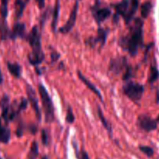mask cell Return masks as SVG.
Segmentation results:
<instances>
[{
  "instance_id": "39",
  "label": "cell",
  "mask_w": 159,
  "mask_h": 159,
  "mask_svg": "<svg viewBox=\"0 0 159 159\" xmlns=\"http://www.w3.org/2000/svg\"><path fill=\"white\" fill-rule=\"evenodd\" d=\"M157 120V122L159 123V115H158V118H157V120Z\"/></svg>"
},
{
  "instance_id": "41",
  "label": "cell",
  "mask_w": 159,
  "mask_h": 159,
  "mask_svg": "<svg viewBox=\"0 0 159 159\" xmlns=\"http://www.w3.org/2000/svg\"><path fill=\"white\" fill-rule=\"evenodd\" d=\"M28 1H29V0H26V2H28Z\"/></svg>"
},
{
  "instance_id": "10",
  "label": "cell",
  "mask_w": 159,
  "mask_h": 159,
  "mask_svg": "<svg viewBox=\"0 0 159 159\" xmlns=\"http://www.w3.org/2000/svg\"><path fill=\"white\" fill-rule=\"evenodd\" d=\"M26 25L23 23H16L14 24L10 32L9 39L15 40L17 38H26Z\"/></svg>"
},
{
  "instance_id": "22",
  "label": "cell",
  "mask_w": 159,
  "mask_h": 159,
  "mask_svg": "<svg viewBox=\"0 0 159 159\" xmlns=\"http://www.w3.org/2000/svg\"><path fill=\"white\" fill-rule=\"evenodd\" d=\"M39 155V146L38 143L34 141L31 144L30 152L28 153L27 159H37Z\"/></svg>"
},
{
  "instance_id": "34",
  "label": "cell",
  "mask_w": 159,
  "mask_h": 159,
  "mask_svg": "<svg viewBox=\"0 0 159 159\" xmlns=\"http://www.w3.org/2000/svg\"><path fill=\"white\" fill-rule=\"evenodd\" d=\"M51 61L54 62L56 61L57 59H59V57H60V54L57 52H53L52 54H51Z\"/></svg>"
},
{
  "instance_id": "6",
  "label": "cell",
  "mask_w": 159,
  "mask_h": 159,
  "mask_svg": "<svg viewBox=\"0 0 159 159\" xmlns=\"http://www.w3.org/2000/svg\"><path fill=\"white\" fill-rule=\"evenodd\" d=\"M137 125L141 130L146 132H151L156 130L158 122L148 115H140L137 120Z\"/></svg>"
},
{
  "instance_id": "2",
  "label": "cell",
  "mask_w": 159,
  "mask_h": 159,
  "mask_svg": "<svg viewBox=\"0 0 159 159\" xmlns=\"http://www.w3.org/2000/svg\"><path fill=\"white\" fill-rule=\"evenodd\" d=\"M26 40L32 48V53L28 56L29 62L34 66H38L44 60V54L42 51L41 37L37 26H34L32 28L30 32L26 37Z\"/></svg>"
},
{
  "instance_id": "37",
  "label": "cell",
  "mask_w": 159,
  "mask_h": 159,
  "mask_svg": "<svg viewBox=\"0 0 159 159\" xmlns=\"http://www.w3.org/2000/svg\"><path fill=\"white\" fill-rule=\"evenodd\" d=\"M156 102L157 103H158L159 102V91L157 93V100H156Z\"/></svg>"
},
{
  "instance_id": "19",
  "label": "cell",
  "mask_w": 159,
  "mask_h": 159,
  "mask_svg": "<svg viewBox=\"0 0 159 159\" xmlns=\"http://www.w3.org/2000/svg\"><path fill=\"white\" fill-rule=\"evenodd\" d=\"M26 2V0H15V16L16 20L20 19L23 16Z\"/></svg>"
},
{
  "instance_id": "20",
  "label": "cell",
  "mask_w": 159,
  "mask_h": 159,
  "mask_svg": "<svg viewBox=\"0 0 159 159\" xmlns=\"http://www.w3.org/2000/svg\"><path fill=\"white\" fill-rule=\"evenodd\" d=\"M97 112H98V116H99V120H100L101 123H102V126H103L104 128L107 130V132H108L109 134L110 135V137H112V135H113V129H112V126L109 124L107 120L106 119L103 113H102V110H101V108L99 107V106L97 107Z\"/></svg>"
},
{
  "instance_id": "28",
  "label": "cell",
  "mask_w": 159,
  "mask_h": 159,
  "mask_svg": "<svg viewBox=\"0 0 159 159\" xmlns=\"http://www.w3.org/2000/svg\"><path fill=\"white\" fill-rule=\"evenodd\" d=\"M75 115L73 113L72 109H71V107H68V110H67V114H66V118H65V120H66L67 123L71 124L75 122Z\"/></svg>"
},
{
  "instance_id": "5",
  "label": "cell",
  "mask_w": 159,
  "mask_h": 159,
  "mask_svg": "<svg viewBox=\"0 0 159 159\" xmlns=\"http://www.w3.org/2000/svg\"><path fill=\"white\" fill-rule=\"evenodd\" d=\"M79 0H76L74 6H73L72 9H71V13H70L69 18H68V20H67L66 23H65L63 26L59 28V32H60L61 34H68V33L71 32L72 28L75 26V23H76V20H77V14H78V10H79Z\"/></svg>"
},
{
  "instance_id": "42",
  "label": "cell",
  "mask_w": 159,
  "mask_h": 159,
  "mask_svg": "<svg viewBox=\"0 0 159 159\" xmlns=\"http://www.w3.org/2000/svg\"><path fill=\"white\" fill-rule=\"evenodd\" d=\"M96 1H97V2H98V1H99V0H96Z\"/></svg>"
},
{
  "instance_id": "38",
  "label": "cell",
  "mask_w": 159,
  "mask_h": 159,
  "mask_svg": "<svg viewBox=\"0 0 159 159\" xmlns=\"http://www.w3.org/2000/svg\"><path fill=\"white\" fill-rule=\"evenodd\" d=\"M42 159H49V158H48V156H46V155H45V156H43V158H42Z\"/></svg>"
},
{
  "instance_id": "26",
  "label": "cell",
  "mask_w": 159,
  "mask_h": 159,
  "mask_svg": "<svg viewBox=\"0 0 159 159\" xmlns=\"http://www.w3.org/2000/svg\"><path fill=\"white\" fill-rule=\"evenodd\" d=\"M73 147L75 148V156L77 159H90L89 156V154L87 153V152L82 150L81 152H79L78 150V147L76 143H73Z\"/></svg>"
},
{
  "instance_id": "3",
  "label": "cell",
  "mask_w": 159,
  "mask_h": 159,
  "mask_svg": "<svg viewBox=\"0 0 159 159\" xmlns=\"http://www.w3.org/2000/svg\"><path fill=\"white\" fill-rule=\"evenodd\" d=\"M38 91L40 98H41L43 113H44L45 116V121L48 124H51L54 120V109L52 99L43 84H39Z\"/></svg>"
},
{
  "instance_id": "12",
  "label": "cell",
  "mask_w": 159,
  "mask_h": 159,
  "mask_svg": "<svg viewBox=\"0 0 159 159\" xmlns=\"http://www.w3.org/2000/svg\"><path fill=\"white\" fill-rule=\"evenodd\" d=\"M130 0H122L120 2L113 4L112 6L114 8L116 14L121 16L122 17H124V19H125L127 15V12H128L129 7H130Z\"/></svg>"
},
{
  "instance_id": "21",
  "label": "cell",
  "mask_w": 159,
  "mask_h": 159,
  "mask_svg": "<svg viewBox=\"0 0 159 159\" xmlns=\"http://www.w3.org/2000/svg\"><path fill=\"white\" fill-rule=\"evenodd\" d=\"M107 34H108V30H104L102 28H99L97 31V37H96L97 43H100L101 48L105 45L106 41H107Z\"/></svg>"
},
{
  "instance_id": "33",
  "label": "cell",
  "mask_w": 159,
  "mask_h": 159,
  "mask_svg": "<svg viewBox=\"0 0 159 159\" xmlns=\"http://www.w3.org/2000/svg\"><path fill=\"white\" fill-rule=\"evenodd\" d=\"M26 129H27L32 134H35L36 132L37 131V127L34 125V124H30V125H29L26 127Z\"/></svg>"
},
{
  "instance_id": "30",
  "label": "cell",
  "mask_w": 159,
  "mask_h": 159,
  "mask_svg": "<svg viewBox=\"0 0 159 159\" xmlns=\"http://www.w3.org/2000/svg\"><path fill=\"white\" fill-rule=\"evenodd\" d=\"M28 106V100L25 98H22L21 100H20V103L17 105V110H18L19 113H20V112L23 111L26 109Z\"/></svg>"
},
{
  "instance_id": "31",
  "label": "cell",
  "mask_w": 159,
  "mask_h": 159,
  "mask_svg": "<svg viewBox=\"0 0 159 159\" xmlns=\"http://www.w3.org/2000/svg\"><path fill=\"white\" fill-rule=\"evenodd\" d=\"M41 141L42 144L44 146H48V144H49V136H48V133L44 129H43L41 130Z\"/></svg>"
},
{
  "instance_id": "1",
  "label": "cell",
  "mask_w": 159,
  "mask_h": 159,
  "mask_svg": "<svg viewBox=\"0 0 159 159\" xmlns=\"http://www.w3.org/2000/svg\"><path fill=\"white\" fill-rule=\"evenodd\" d=\"M144 43V22L141 18H136L127 35L123 36L119 40V45L130 56L138 54V50Z\"/></svg>"
},
{
  "instance_id": "36",
  "label": "cell",
  "mask_w": 159,
  "mask_h": 159,
  "mask_svg": "<svg viewBox=\"0 0 159 159\" xmlns=\"http://www.w3.org/2000/svg\"><path fill=\"white\" fill-rule=\"evenodd\" d=\"M3 75H2V73L1 71V69H0V85H2V84L3 83Z\"/></svg>"
},
{
  "instance_id": "24",
  "label": "cell",
  "mask_w": 159,
  "mask_h": 159,
  "mask_svg": "<svg viewBox=\"0 0 159 159\" xmlns=\"http://www.w3.org/2000/svg\"><path fill=\"white\" fill-rule=\"evenodd\" d=\"M159 79V71L157 68L156 66H154L152 65L150 68V74L148 76V82L149 83L152 84L154 82H156L157 80Z\"/></svg>"
},
{
  "instance_id": "16",
  "label": "cell",
  "mask_w": 159,
  "mask_h": 159,
  "mask_svg": "<svg viewBox=\"0 0 159 159\" xmlns=\"http://www.w3.org/2000/svg\"><path fill=\"white\" fill-rule=\"evenodd\" d=\"M10 32L6 20L0 19V40H6L10 37Z\"/></svg>"
},
{
  "instance_id": "7",
  "label": "cell",
  "mask_w": 159,
  "mask_h": 159,
  "mask_svg": "<svg viewBox=\"0 0 159 159\" xmlns=\"http://www.w3.org/2000/svg\"><path fill=\"white\" fill-rule=\"evenodd\" d=\"M26 92L28 97V101L30 102L31 107H32L33 110H34L36 116L38 119V120H41V113H40V107H39L38 105V99H37L35 90L34 89V88L30 85L26 84Z\"/></svg>"
},
{
  "instance_id": "17",
  "label": "cell",
  "mask_w": 159,
  "mask_h": 159,
  "mask_svg": "<svg viewBox=\"0 0 159 159\" xmlns=\"http://www.w3.org/2000/svg\"><path fill=\"white\" fill-rule=\"evenodd\" d=\"M7 68L9 70V73L16 79H20L21 77L22 74V68L18 63H12V62L8 61L6 63Z\"/></svg>"
},
{
  "instance_id": "4",
  "label": "cell",
  "mask_w": 159,
  "mask_h": 159,
  "mask_svg": "<svg viewBox=\"0 0 159 159\" xmlns=\"http://www.w3.org/2000/svg\"><path fill=\"white\" fill-rule=\"evenodd\" d=\"M123 91L130 100L138 102L142 98L144 92V85L138 82H128L123 86Z\"/></svg>"
},
{
  "instance_id": "25",
  "label": "cell",
  "mask_w": 159,
  "mask_h": 159,
  "mask_svg": "<svg viewBox=\"0 0 159 159\" xmlns=\"http://www.w3.org/2000/svg\"><path fill=\"white\" fill-rule=\"evenodd\" d=\"M9 0H0V15L1 18L6 20L9 13L8 10V5H9Z\"/></svg>"
},
{
  "instance_id": "14",
  "label": "cell",
  "mask_w": 159,
  "mask_h": 159,
  "mask_svg": "<svg viewBox=\"0 0 159 159\" xmlns=\"http://www.w3.org/2000/svg\"><path fill=\"white\" fill-rule=\"evenodd\" d=\"M11 139L10 129L7 126L3 125L0 118V143L3 144H9Z\"/></svg>"
},
{
  "instance_id": "8",
  "label": "cell",
  "mask_w": 159,
  "mask_h": 159,
  "mask_svg": "<svg viewBox=\"0 0 159 159\" xmlns=\"http://www.w3.org/2000/svg\"><path fill=\"white\" fill-rule=\"evenodd\" d=\"M92 13L98 24H100L109 18L111 15V10L109 8H100L99 3L96 2L94 6L92 7Z\"/></svg>"
},
{
  "instance_id": "32",
  "label": "cell",
  "mask_w": 159,
  "mask_h": 159,
  "mask_svg": "<svg viewBox=\"0 0 159 159\" xmlns=\"http://www.w3.org/2000/svg\"><path fill=\"white\" fill-rule=\"evenodd\" d=\"M25 129H26V127H25L24 124H23V122H20V124H19L18 127L16 129V134L18 138H21L23 135V133H24Z\"/></svg>"
},
{
  "instance_id": "9",
  "label": "cell",
  "mask_w": 159,
  "mask_h": 159,
  "mask_svg": "<svg viewBox=\"0 0 159 159\" xmlns=\"http://www.w3.org/2000/svg\"><path fill=\"white\" fill-rule=\"evenodd\" d=\"M127 60L125 57H116L110 60L109 69L112 73L118 75L127 67Z\"/></svg>"
},
{
  "instance_id": "27",
  "label": "cell",
  "mask_w": 159,
  "mask_h": 159,
  "mask_svg": "<svg viewBox=\"0 0 159 159\" xmlns=\"http://www.w3.org/2000/svg\"><path fill=\"white\" fill-rule=\"evenodd\" d=\"M139 150L141 151L142 153H144L148 158H152V156L155 154L153 148L149 146H145V145H140L139 146Z\"/></svg>"
},
{
  "instance_id": "13",
  "label": "cell",
  "mask_w": 159,
  "mask_h": 159,
  "mask_svg": "<svg viewBox=\"0 0 159 159\" xmlns=\"http://www.w3.org/2000/svg\"><path fill=\"white\" fill-rule=\"evenodd\" d=\"M77 74H78V77L79 78V79H80V80L82 81L84 84H85V86H86L89 89L91 90L93 93H95V94H96V96L99 97V99L102 102V101H103L102 100V95H101L99 90L97 89H96V87L95 86V85H93V84L92 83V82H90V81L87 79V78H85V76L82 75V73L80 71H78Z\"/></svg>"
},
{
  "instance_id": "29",
  "label": "cell",
  "mask_w": 159,
  "mask_h": 159,
  "mask_svg": "<svg viewBox=\"0 0 159 159\" xmlns=\"http://www.w3.org/2000/svg\"><path fill=\"white\" fill-rule=\"evenodd\" d=\"M134 76V72H133V69L130 66L127 65V67L125 69V72H124V75H123V79L125 81L128 80V79H131L132 77Z\"/></svg>"
},
{
  "instance_id": "15",
  "label": "cell",
  "mask_w": 159,
  "mask_h": 159,
  "mask_svg": "<svg viewBox=\"0 0 159 159\" xmlns=\"http://www.w3.org/2000/svg\"><path fill=\"white\" fill-rule=\"evenodd\" d=\"M138 6H139V1H138V0H130L128 12H127V16L124 19L125 23H127V24L130 23V22H131L132 20L134 19V14L136 13L137 10H138Z\"/></svg>"
},
{
  "instance_id": "11",
  "label": "cell",
  "mask_w": 159,
  "mask_h": 159,
  "mask_svg": "<svg viewBox=\"0 0 159 159\" xmlns=\"http://www.w3.org/2000/svg\"><path fill=\"white\" fill-rule=\"evenodd\" d=\"M0 108L2 109V117L4 120L6 124L9 122V115L10 112L11 106L9 97L7 95H4L2 97L0 100Z\"/></svg>"
},
{
  "instance_id": "35",
  "label": "cell",
  "mask_w": 159,
  "mask_h": 159,
  "mask_svg": "<svg viewBox=\"0 0 159 159\" xmlns=\"http://www.w3.org/2000/svg\"><path fill=\"white\" fill-rule=\"evenodd\" d=\"M36 2H37V6H38L39 9H42L44 8L45 0H36Z\"/></svg>"
},
{
  "instance_id": "23",
  "label": "cell",
  "mask_w": 159,
  "mask_h": 159,
  "mask_svg": "<svg viewBox=\"0 0 159 159\" xmlns=\"http://www.w3.org/2000/svg\"><path fill=\"white\" fill-rule=\"evenodd\" d=\"M152 9V4L150 2H145L141 6V14L143 19H147Z\"/></svg>"
},
{
  "instance_id": "18",
  "label": "cell",
  "mask_w": 159,
  "mask_h": 159,
  "mask_svg": "<svg viewBox=\"0 0 159 159\" xmlns=\"http://www.w3.org/2000/svg\"><path fill=\"white\" fill-rule=\"evenodd\" d=\"M59 12H60V0H56L55 6H54V11H53L52 22H51V27H52V30L54 34L57 31V21H58Z\"/></svg>"
},
{
  "instance_id": "40",
  "label": "cell",
  "mask_w": 159,
  "mask_h": 159,
  "mask_svg": "<svg viewBox=\"0 0 159 159\" xmlns=\"http://www.w3.org/2000/svg\"><path fill=\"white\" fill-rule=\"evenodd\" d=\"M0 159H3V158H2V157H1V156H0Z\"/></svg>"
}]
</instances>
